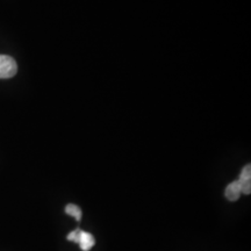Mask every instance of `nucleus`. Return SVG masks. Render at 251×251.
I'll list each match as a JSON object with an SVG mask.
<instances>
[{
	"instance_id": "obj_5",
	"label": "nucleus",
	"mask_w": 251,
	"mask_h": 251,
	"mask_svg": "<svg viewBox=\"0 0 251 251\" xmlns=\"http://www.w3.org/2000/svg\"><path fill=\"white\" fill-rule=\"evenodd\" d=\"M65 213L68 215L74 216L78 222L81 220V209L77 205H75V203H69V205H67V207H65Z\"/></svg>"
},
{
	"instance_id": "obj_3",
	"label": "nucleus",
	"mask_w": 251,
	"mask_h": 251,
	"mask_svg": "<svg viewBox=\"0 0 251 251\" xmlns=\"http://www.w3.org/2000/svg\"><path fill=\"white\" fill-rule=\"evenodd\" d=\"M238 184L241 186V191L244 194H250L251 192V165L248 164L242 169L240 178H238Z\"/></svg>"
},
{
	"instance_id": "obj_2",
	"label": "nucleus",
	"mask_w": 251,
	"mask_h": 251,
	"mask_svg": "<svg viewBox=\"0 0 251 251\" xmlns=\"http://www.w3.org/2000/svg\"><path fill=\"white\" fill-rule=\"evenodd\" d=\"M18 72L17 62L8 55H0V79L14 77Z\"/></svg>"
},
{
	"instance_id": "obj_4",
	"label": "nucleus",
	"mask_w": 251,
	"mask_h": 251,
	"mask_svg": "<svg viewBox=\"0 0 251 251\" xmlns=\"http://www.w3.org/2000/svg\"><path fill=\"white\" fill-rule=\"evenodd\" d=\"M241 193H242V191H241V186L237 180H235L233 183L229 184L228 186L226 187V191H225V196L229 201H236V200L240 199Z\"/></svg>"
},
{
	"instance_id": "obj_1",
	"label": "nucleus",
	"mask_w": 251,
	"mask_h": 251,
	"mask_svg": "<svg viewBox=\"0 0 251 251\" xmlns=\"http://www.w3.org/2000/svg\"><path fill=\"white\" fill-rule=\"evenodd\" d=\"M68 240L79 244L80 249L83 251L91 250V248L96 244V240H94L93 235L90 233H86V231L81 230L79 228L75 229L74 231H71V233L68 235Z\"/></svg>"
}]
</instances>
